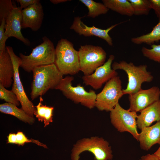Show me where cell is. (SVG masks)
I'll use <instances>...</instances> for the list:
<instances>
[{"instance_id": "obj_1", "label": "cell", "mask_w": 160, "mask_h": 160, "mask_svg": "<svg viewBox=\"0 0 160 160\" xmlns=\"http://www.w3.org/2000/svg\"><path fill=\"white\" fill-rule=\"evenodd\" d=\"M32 72L30 93L32 100L44 95L49 89H55L63 78V74L54 63L36 67Z\"/></svg>"}, {"instance_id": "obj_2", "label": "cell", "mask_w": 160, "mask_h": 160, "mask_svg": "<svg viewBox=\"0 0 160 160\" xmlns=\"http://www.w3.org/2000/svg\"><path fill=\"white\" fill-rule=\"evenodd\" d=\"M43 42L33 48L28 55L19 54L21 60L20 67L28 73L35 68L54 63L55 48L53 42L47 37L42 38Z\"/></svg>"}, {"instance_id": "obj_3", "label": "cell", "mask_w": 160, "mask_h": 160, "mask_svg": "<svg viewBox=\"0 0 160 160\" xmlns=\"http://www.w3.org/2000/svg\"><path fill=\"white\" fill-rule=\"evenodd\" d=\"M112 68L115 71L122 70L128 76V81L127 87L122 89L123 95L136 92L141 89L143 83L150 82L153 79L151 73L147 71V66L146 65L136 66L133 63H127L123 60L119 62H114L112 65Z\"/></svg>"}, {"instance_id": "obj_4", "label": "cell", "mask_w": 160, "mask_h": 160, "mask_svg": "<svg viewBox=\"0 0 160 160\" xmlns=\"http://www.w3.org/2000/svg\"><path fill=\"white\" fill-rule=\"evenodd\" d=\"M54 63L63 75H74L80 71L78 51L66 39L58 42L55 49Z\"/></svg>"}, {"instance_id": "obj_5", "label": "cell", "mask_w": 160, "mask_h": 160, "mask_svg": "<svg viewBox=\"0 0 160 160\" xmlns=\"http://www.w3.org/2000/svg\"><path fill=\"white\" fill-rule=\"evenodd\" d=\"M86 151L94 155V160H111L113 158L111 147L102 137H92L78 141L72 150L71 160H79L80 154Z\"/></svg>"}, {"instance_id": "obj_6", "label": "cell", "mask_w": 160, "mask_h": 160, "mask_svg": "<svg viewBox=\"0 0 160 160\" xmlns=\"http://www.w3.org/2000/svg\"><path fill=\"white\" fill-rule=\"evenodd\" d=\"M73 79L72 76H66L55 89L60 90L65 97L75 103H80L90 109L93 108L97 95L95 91L91 89L87 91L80 84L73 86L72 82Z\"/></svg>"}, {"instance_id": "obj_7", "label": "cell", "mask_w": 160, "mask_h": 160, "mask_svg": "<svg viewBox=\"0 0 160 160\" xmlns=\"http://www.w3.org/2000/svg\"><path fill=\"white\" fill-rule=\"evenodd\" d=\"M120 77L117 76L112 78L97 95L95 107L100 111H110L123 95Z\"/></svg>"}, {"instance_id": "obj_8", "label": "cell", "mask_w": 160, "mask_h": 160, "mask_svg": "<svg viewBox=\"0 0 160 160\" xmlns=\"http://www.w3.org/2000/svg\"><path fill=\"white\" fill-rule=\"evenodd\" d=\"M80 71L84 75L92 74L105 63L106 53L101 47L91 45L81 46L78 51Z\"/></svg>"}, {"instance_id": "obj_9", "label": "cell", "mask_w": 160, "mask_h": 160, "mask_svg": "<svg viewBox=\"0 0 160 160\" xmlns=\"http://www.w3.org/2000/svg\"><path fill=\"white\" fill-rule=\"evenodd\" d=\"M110 112L111 121L114 127L120 132L130 133L138 140L137 113L124 109L119 103Z\"/></svg>"}, {"instance_id": "obj_10", "label": "cell", "mask_w": 160, "mask_h": 160, "mask_svg": "<svg viewBox=\"0 0 160 160\" xmlns=\"http://www.w3.org/2000/svg\"><path fill=\"white\" fill-rule=\"evenodd\" d=\"M6 48L11 59L14 70L12 90L17 95L21 108L29 115L33 116L36 108L26 95L20 77L19 69L22 63L21 58L15 54L12 47L7 46Z\"/></svg>"}, {"instance_id": "obj_11", "label": "cell", "mask_w": 160, "mask_h": 160, "mask_svg": "<svg viewBox=\"0 0 160 160\" xmlns=\"http://www.w3.org/2000/svg\"><path fill=\"white\" fill-rule=\"evenodd\" d=\"M115 56L110 55L106 62L97 68L92 74L84 75L82 77L84 83L97 90L100 88L104 83L112 78L118 76L116 71L112 68V64Z\"/></svg>"}, {"instance_id": "obj_12", "label": "cell", "mask_w": 160, "mask_h": 160, "mask_svg": "<svg viewBox=\"0 0 160 160\" xmlns=\"http://www.w3.org/2000/svg\"><path fill=\"white\" fill-rule=\"evenodd\" d=\"M129 95L128 110L136 113L140 112L159 99L160 89L157 86H153L147 89L141 88L136 92Z\"/></svg>"}, {"instance_id": "obj_13", "label": "cell", "mask_w": 160, "mask_h": 160, "mask_svg": "<svg viewBox=\"0 0 160 160\" xmlns=\"http://www.w3.org/2000/svg\"><path fill=\"white\" fill-rule=\"evenodd\" d=\"M81 17H76L70 29L73 30L80 35L86 37L95 36L105 40L110 46L113 45L112 38L108 34L109 32L113 28L122 22L113 25L105 29H103L94 26L89 27L85 25L81 20Z\"/></svg>"}, {"instance_id": "obj_14", "label": "cell", "mask_w": 160, "mask_h": 160, "mask_svg": "<svg viewBox=\"0 0 160 160\" xmlns=\"http://www.w3.org/2000/svg\"><path fill=\"white\" fill-rule=\"evenodd\" d=\"M22 28H30L36 31L41 28L44 17L40 2L35 3L22 10Z\"/></svg>"}, {"instance_id": "obj_15", "label": "cell", "mask_w": 160, "mask_h": 160, "mask_svg": "<svg viewBox=\"0 0 160 160\" xmlns=\"http://www.w3.org/2000/svg\"><path fill=\"white\" fill-rule=\"evenodd\" d=\"M22 10L20 7H14L6 19L5 33L8 37H14L25 45L29 46L30 45V41L24 37L21 32Z\"/></svg>"}, {"instance_id": "obj_16", "label": "cell", "mask_w": 160, "mask_h": 160, "mask_svg": "<svg viewBox=\"0 0 160 160\" xmlns=\"http://www.w3.org/2000/svg\"><path fill=\"white\" fill-rule=\"evenodd\" d=\"M137 141L141 148L145 151L148 150L156 144L160 145V121L141 130Z\"/></svg>"}, {"instance_id": "obj_17", "label": "cell", "mask_w": 160, "mask_h": 160, "mask_svg": "<svg viewBox=\"0 0 160 160\" xmlns=\"http://www.w3.org/2000/svg\"><path fill=\"white\" fill-rule=\"evenodd\" d=\"M137 118V127L141 130L150 126L154 122L160 121V98L140 112Z\"/></svg>"}, {"instance_id": "obj_18", "label": "cell", "mask_w": 160, "mask_h": 160, "mask_svg": "<svg viewBox=\"0 0 160 160\" xmlns=\"http://www.w3.org/2000/svg\"><path fill=\"white\" fill-rule=\"evenodd\" d=\"M13 66L6 48L0 51V84L6 88L10 87L13 82Z\"/></svg>"}, {"instance_id": "obj_19", "label": "cell", "mask_w": 160, "mask_h": 160, "mask_svg": "<svg viewBox=\"0 0 160 160\" xmlns=\"http://www.w3.org/2000/svg\"><path fill=\"white\" fill-rule=\"evenodd\" d=\"M102 1L109 9L122 15L130 17L134 15L132 6L128 0H103Z\"/></svg>"}, {"instance_id": "obj_20", "label": "cell", "mask_w": 160, "mask_h": 160, "mask_svg": "<svg viewBox=\"0 0 160 160\" xmlns=\"http://www.w3.org/2000/svg\"><path fill=\"white\" fill-rule=\"evenodd\" d=\"M1 112L13 116L19 120L30 124L33 123L35 121L33 116L29 115L23 109L18 108L16 105L8 103L0 105Z\"/></svg>"}, {"instance_id": "obj_21", "label": "cell", "mask_w": 160, "mask_h": 160, "mask_svg": "<svg viewBox=\"0 0 160 160\" xmlns=\"http://www.w3.org/2000/svg\"><path fill=\"white\" fill-rule=\"evenodd\" d=\"M39 102L35 106L36 110L34 112L35 115L39 121H44V127L53 121V112L54 109L52 106H47L43 105V99L42 96L40 97Z\"/></svg>"}, {"instance_id": "obj_22", "label": "cell", "mask_w": 160, "mask_h": 160, "mask_svg": "<svg viewBox=\"0 0 160 160\" xmlns=\"http://www.w3.org/2000/svg\"><path fill=\"white\" fill-rule=\"evenodd\" d=\"M160 40V20L150 33L131 38V42L136 44H145L152 45Z\"/></svg>"}, {"instance_id": "obj_23", "label": "cell", "mask_w": 160, "mask_h": 160, "mask_svg": "<svg viewBox=\"0 0 160 160\" xmlns=\"http://www.w3.org/2000/svg\"><path fill=\"white\" fill-rule=\"evenodd\" d=\"M87 8L88 17L94 18L98 16L106 14L109 9L103 4L92 0H80Z\"/></svg>"}, {"instance_id": "obj_24", "label": "cell", "mask_w": 160, "mask_h": 160, "mask_svg": "<svg viewBox=\"0 0 160 160\" xmlns=\"http://www.w3.org/2000/svg\"><path fill=\"white\" fill-rule=\"evenodd\" d=\"M7 143L15 144L23 146L25 143H32L44 148H47L45 145L40 143L38 140L28 139L23 133L20 131L18 132L16 134L10 133L7 136Z\"/></svg>"}, {"instance_id": "obj_25", "label": "cell", "mask_w": 160, "mask_h": 160, "mask_svg": "<svg viewBox=\"0 0 160 160\" xmlns=\"http://www.w3.org/2000/svg\"><path fill=\"white\" fill-rule=\"evenodd\" d=\"M134 10V15H147L151 9L149 0H128Z\"/></svg>"}, {"instance_id": "obj_26", "label": "cell", "mask_w": 160, "mask_h": 160, "mask_svg": "<svg viewBox=\"0 0 160 160\" xmlns=\"http://www.w3.org/2000/svg\"><path fill=\"white\" fill-rule=\"evenodd\" d=\"M151 48L143 47L141 51L143 56L156 62L160 63V45L153 44Z\"/></svg>"}, {"instance_id": "obj_27", "label": "cell", "mask_w": 160, "mask_h": 160, "mask_svg": "<svg viewBox=\"0 0 160 160\" xmlns=\"http://www.w3.org/2000/svg\"><path fill=\"white\" fill-rule=\"evenodd\" d=\"M0 98L6 103H10L19 106L20 103L16 94L12 91L8 90L0 84Z\"/></svg>"}, {"instance_id": "obj_28", "label": "cell", "mask_w": 160, "mask_h": 160, "mask_svg": "<svg viewBox=\"0 0 160 160\" xmlns=\"http://www.w3.org/2000/svg\"><path fill=\"white\" fill-rule=\"evenodd\" d=\"M15 6L11 0H0V21L6 18L12 12Z\"/></svg>"}, {"instance_id": "obj_29", "label": "cell", "mask_w": 160, "mask_h": 160, "mask_svg": "<svg viewBox=\"0 0 160 160\" xmlns=\"http://www.w3.org/2000/svg\"><path fill=\"white\" fill-rule=\"evenodd\" d=\"M0 22L1 24L0 26V51H2L6 49V42L9 37L6 35L5 33V19H3Z\"/></svg>"}, {"instance_id": "obj_30", "label": "cell", "mask_w": 160, "mask_h": 160, "mask_svg": "<svg viewBox=\"0 0 160 160\" xmlns=\"http://www.w3.org/2000/svg\"><path fill=\"white\" fill-rule=\"evenodd\" d=\"M151 9H153L160 20V0H149Z\"/></svg>"}, {"instance_id": "obj_31", "label": "cell", "mask_w": 160, "mask_h": 160, "mask_svg": "<svg viewBox=\"0 0 160 160\" xmlns=\"http://www.w3.org/2000/svg\"><path fill=\"white\" fill-rule=\"evenodd\" d=\"M20 5V7L21 10L34 4L40 2L39 0H17L16 1Z\"/></svg>"}, {"instance_id": "obj_32", "label": "cell", "mask_w": 160, "mask_h": 160, "mask_svg": "<svg viewBox=\"0 0 160 160\" xmlns=\"http://www.w3.org/2000/svg\"><path fill=\"white\" fill-rule=\"evenodd\" d=\"M142 160H159L158 158L154 154H148L141 157Z\"/></svg>"}, {"instance_id": "obj_33", "label": "cell", "mask_w": 160, "mask_h": 160, "mask_svg": "<svg viewBox=\"0 0 160 160\" xmlns=\"http://www.w3.org/2000/svg\"><path fill=\"white\" fill-rule=\"evenodd\" d=\"M68 1H70V0H50V2L54 4H57L59 3L66 2Z\"/></svg>"}, {"instance_id": "obj_34", "label": "cell", "mask_w": 160, "mask_h": 160, "mask_svg": "<svg viewBox=\"0 0 160 160\" xmlns=\"http://www.w3.org/2000/svg\"><path fill=\"white\" fill-rule=\"evenodd\" d=\"M154 154L160 160V145L159 148Z\"/></svg>"}, {"instance_id": "obj_35", "label": "cell", "mask_w": 160, "mask_h": 160, "mask_svg": "<svg viewBox=\"0 0 160 160\" xmlns=\"http://www.w3.org/2000/svg\"><path fill=\"white\" fill-rule=\"evenodd\" d=\"M139 160H142L141 159H140Z\"/></svg>"}]
</instances>
